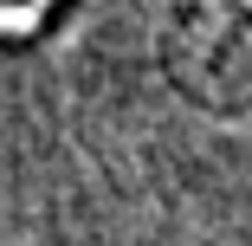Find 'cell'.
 Wrapping results in <instances>:
<instances>
[{"label": "cell", "instance_id": "cell-1", "mask_svg": "<svg viewBox=\"0 0 252 246\" xmlns=\"http://www.w3.org/2000/svg\"><path fill=\"white\" fill-rule=\"evenodd\" d=\"M65 13V0H0V45H26Z\"/></svg>", "mask_w": 252, "mask_h": 246}]
</instances>
